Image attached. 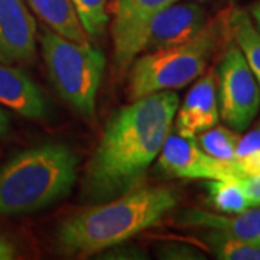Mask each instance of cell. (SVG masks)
I'll return each mask as SVG.
<instances>
[{"label": "cell", "mask_w": 260, "mask_h": 260, "mask_svg": "<svg viewBox=\"0 0 260 260\" xmlns=\"http://www.w3.org/2000/svg\"><path fill=\"white\" fill-rule=\"evenodd\" d=\"M178 106V94L168 90L136 99L113 114L85 167L87 201L104 203L139 186L171 132Z\"/></svg>", "instance_id": "cell-1"}, {"label": "cell", "mask_w": 260, "mask_h": 260, "mask_svg": "<svg viewBox=\"0 0 260 260\" xmlns=\"http://www.w3.org/2000/svg\"><path fill=\"white\" fill-rule=\"evenodd\" d=\"M177 204V192L169 188L138 186L65 218L56 229L55 243L70 257L99 254L159 224Z\"/></svg>", "instance_id": "cell-2"}, {"label": "cell", "mask_w": 260, "mask_h": 260, "mask_svg": "<svg viewBox=\"0 0 260 260\" xmlns=\"http://www.w3.org/2000/svg\"><path fill=\"white\" fill-rule=\"evenodd\" d=\"M78 158L64 143L26 149L0 168V215L39 211L65 198L77 181Z\"/></svg>", "instance_id": "cell-3"}, {"label": "cell", "mask_w": 260, "mask_h": 260, "mask_svg": "<svg viewBox=\"0 0 260 260\" xmlns=\"http://www.w3.org/2000/svg\"><path fill=\"white\" fill-rule=\"evenodd\" d=\"M221 29V22L205 23L191 41L136 58L130 65V99L178 90L198 80L220 44Z\"/></svg>", "instance_id": "cell-4"}, {"label": "cell", "mask_w": 260, "mask_h": 260, "mask_svg": "<svg viewBox=\"0 0 260 260\" xmlns=\"http://www.w3.org/2000/svg\"><path fill=\"white\" fill-rule=\"evenodd\" d=\"M41 51L58 94L84 119H93L106 56L90 44H77L44 26Z\"/></svg>", "instance_id": "cell-5"}, {"label": "cell", "mask_w": 260, "mask_h": 260, "mask_svg": "<svg viewBox=\"0 0 260 260\" xmlns=\"http://www.w3.org/2000/svg\"><path fill=\"white\" fill-rule=\"evenodd\" d=\"M220 117L229 127L243 132L260 107V85L237 45H230L217 68Z\"/></svg>", "instance_id": "cell-6"}, {"label": "cell", "mask_w": 260, "mask_h": 260, "mask_svg": "<svg viewBox=\"0 0 260 260\" xmlns=\"http://www.w3.org/2000/svg\"><path fill=\"white\" fill-rule=\"evenodd\" d=\"M178 0H116L112 23L113 54L119 73H124L143 51L149 22Z\"/></svg>", "instance_id": "cell-7"}, {"label": "cell", "mask_w": 260, "mask_h": 260, "mask_svg": "<svg viewBox=\"0 0 260 260\" xmlns=\"http://www.w3.org/2000/svg\"><path fill=\"white\" fill-rule=\"evenodd\" d=\"M158 165L168 177L185 179H237L242 178L232 164L217 160L200 148L194 136L169 133L158 155Z\"/></svg>", "instance_id": "cell-8"}, {"label": "cell", "mask_w": 260, "mask_h": 260, "mask_svg": "<svg viewBox=\"0 0 260 260\" xmlns=\"http://www.w3.org/2000/svg\"><path fill=\"white\" fill-rule=\"evenodd\" d=\"M37 32V22L26 0H0V62L34 64Z\"/></svg>", "instance_id": "cell-9"}, {"label": "cell", "mask_w": 260, "mask_h": 260, "mask_svg": "<svg viewBox=\"0 0 260 260\" xmlns=\"http://www.w3.org/2000/svg\"><path fill=\"white\" fill-rule=\"evenodd\" d=\"M205 23V10L198 2L172 3L149 22L143 51L152 52L188 42L204 28Z\"/></svg>", "instance_id": "cell-10"}, {"label": "cell", "mask_w": 260, "mask_h": 260, "mask_svg": "<svg viewBox=\"0 0 260 260\" xmlns=\"http://www.w3.org/2000/svg\"><path fill=\"white\" fill-rule=\"evenodd\" d=\"M177 112V133L182 136L195 138L218 123L220 112L217 100V77L213 71L203 75L191 87Z\"/></svg>", "instance_id": "cell-11"}, {"label": "cell", "mask_w": 260, "mask_h": 260, "mask_svg": "<svg viewBox=\"0 0 260 260\" xmlns=\"http://www.w3.org/2000/svg\"><path fill=\"white\" fill-rule=\"evenodd\" d=\"M0 104L32 120H42L49 113L47 97L30 75L3 62H0Z\"/></svg>", "instance_id": "cell-12"}, {"label": "cell", "mask_w": 260, "mask_h": 260, "mask_svg": "<svg viewBox=\"0 0 260 260\" xmlns=\"http://www.w3.org/2000/svg\"><path fill=\"white\" fill-rule=\"evenodd\" d=\"M178 223L198 230H218L244 242L260 244V205L236 214H218L189 208L178 217Z\"/></svg>", "instance_id": "cell-13"}, {"label": "cell", "mask_w": 260, "mask_h": 260, "mask_svg": "<svg viewBox=\"0 0 260 260\" xmlns=\"http://www.w3.org/2000/svg\"><path fill=\"white\" fill-rule=\"evenodd\" d=\"M45 26L77 44H90L73 0H26Z\"/></svg>", "instance_id": "cell-14"}, {"label": "cell", "mask_w": 260, "mask_h": 260, "mask_svg": "<svg viewBox=\"0 0 260 260\" xmlns=\"http://www.w3.org/2000/svg\"><path fill=\"white\" fill-rule=\"evenodd\" d=\"M208 203L221 214H236L251 207H257V203L246 192V189L237 179H208L205 184Z\"/></svg>", "instance_id": "cell-15"}, {"label": "cell", "mask_w": 260, "mask_h": 260, "mask_svg": "<svg viewBox=\"0 0 260 260\" xmlns=\"http://www.w3.org/2000/svg\"><path fill=\"white\" fill-rule=\"evenodd\" d=\"M229 28L232 30L236 45L242 51L246 62L260 85V32L254 26L247 12L233 10L229 18Z\"/></svg>", "instance_id": "cell-16"}, {"label": "cell", "mask_w": 260, "mask_h": 260, "mask_svg": "<svg viewBox=\"0 0 260 260\" xmlns=\"http://www.w3.org/2000/svg\"><path fill=\"white\" fill-rule=\"evenodd\" d=\"M201 239L215 259L260 260V244L249 243L230 234L211 229H201Z\"/></svg>", "instance_id": "cell-17"}, {"label": "cell", "mask_w": 260, "mask_h": 260, "mask_svg": "<svg viewBox=\"0 0 260 260\" xmlns=\"http://www.w3.org/2000/svg\"><path fill=\"white\" fill-rule=\"evenodd\" d=\"M195 139L200 148L214 159L232 165L236 164V149L240 140V135L236 130L215 124L211 129L197 135Z\"/></svg>", "instance_id": "cell-18"}, {"label": "cell", "mask_w": 260, "mask_h": 260, "mask_svg": "<svg viewBox=\"0 0 260 260\" xmlns=\"http://www.w3.org/2000/svg\"><path fill=\"white\" fill-rule=\"evenodd\" d=\"M87 37L100 39L109 23V0H73Z\"/></svg>", "instance_id": "cell-19"}, {"label": "cell", "mask_w": 260, "mask_h": 260, "mask_svg": "<svg viewBox=\"0 0 260 260\" xmlns=\"http://www.w3.org/2000/svg\"><path fill=\"white\" fill-rule=\"evenodd\" d=\"M158 257L165 260H198L205 259V256L195 249L194 246L184 243L168 242L160 244L158 249Z\"/></svg>", "instance_id": "cell-20"}, {"label": "cell", "mask_w": 260, "mask_h": 260, "mask_svg": "<svg viewBox=\"0 0 260 260\" xmlns=\"http://www.w3.org/2000/svg\"><path fill=\"white\" fill-rule=\"evenodd\" d=\"M99 259H110V260H140L148 259L146 253L136 247V246H124V243L113 246L110 249H106L102 253H99Z\"/></svg>", "instance_id": "cell-21"}, {"label": "cell", "mask_w": 260, "mask_h": 260, "mask_svg": "<svg viewBox=\"0 0 260 260\" xmlns=\"http://www.w3.org/2000/svg\"><path fill=\"white\" fill-rule=\"evenodd\" d=\"M260 150V124L256 129L250 130L247 135L240 136L239 145L236 149V156L237 159L244 158L247 155H251L254 152Z\"/></svg>", "instance_id": "cell-22"}, {"label": "cell", "mask_w": 260, "mask_h": 260, "mask_svg": "<svg viewBox=\"0 0 260 260\" xmlns=\"http://www.w3.org/2000/svg\"><path fill=\"white\" fill-rule=\"evenodd\" d=\"M234 167L243 177H259L260 175V150L244 158L236 160Z\"/></svg>", "instance_id": "cell-23"}, {"label": "cell", "mask_w": 260, "mask_h": 260, "mask_svg": "<svg viewBox=\"0 0 260 260\" xmlns=\"http://www.w3.org/2000/svg\"><path fill=\"white\" fill-rule=\"evenodd\" d=\"M239 182L246 189V192L260 205V175L259 177L239 178Z\"/></svg>", "instance_id": "cell-24"}, {"label": "cell", "mask_w": 260, "mask_h": 260, "mask_svg": "<svg viewBox=\"0 0 260 260\" xmlns=\"http://www.w3.org/2000/svg\"><path fill=\"white\" fill-rule=\"evenodd\" d=\"M16 257V246L6 236L0 234V260H12Z\"/></svg>", "instance_id": "cell-25"}, {"label": "cell", "mask_w": 260, "mask_h": 260, "mask_svg": "<svg viewBox=\"0 0 260 260\" xmlns=\"http://www.w3.org/2000/svg\"><path fill=\"white\" fill-rule=\"evenodd\" d=\"M10 130V119L3 109H0V136H5Z\"/></svg>", "instance_id": "cell-26"}, {"label": "cell", "mask_w": 260, "mask_h": 260, "mask_svg": "<svg viewBox=\"0 0 260 260\" xmlns=\"http://www.w3.org/2000/svg\"><path fill=\"white\" fill-rule=\"evenodd\" d=\"M250 15H251V20L254 23V26L257 28V30L260 32V0H257L250 9Z\"/></svg>", "instance_id": "cell-27"}, {"label": "cell", "mask_w": 260, "mask_h": 260, "mask_svg": "<svg viewBox=\"0 0 260 260\" xmlns=\"http://www.w3.org/2000/svg\"><path fill=\"white\" fill-rule=\"evenodd\" d=\"M191 2H198L200 3V2H210V0H191Z\"/></svg>", "instance_id": "cell-28"}]
</instances>
